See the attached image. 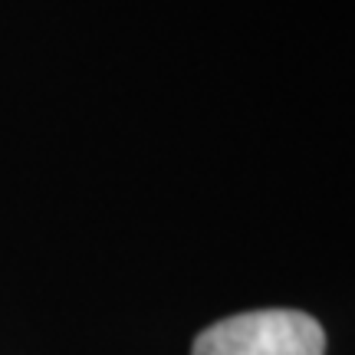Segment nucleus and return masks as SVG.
I'll return each instance as SVG.
<instances>
[{
  "label": "nucleus",
  "mask_w": 355,
  "mask_h": 355,
  "mask_svg": "<svg viewBox=\"0 0 355 355\" xmlns=\"http://www.w3.org/2000/svg\"><path fill=\"white\" fill-rule=\"evenodd\" d=\"M326 332L300 309H254L220 319L194 339L191 355H322Z\"/></svg>",
  "instance_id": "obj_1"
}]
</instances>
